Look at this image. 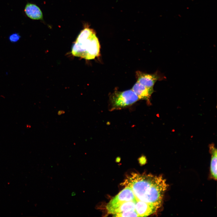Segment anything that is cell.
I'll return each mask as SVG.
<instances>
[{
	"label": "cell",
	"instance_id": "obj_1",
	"mask_svg": "<svg viewBox=\"0 0 217 217\" xmlns=\"http://www.w3.org/2000/svg\"><path fill=\"white\" fill-rule=\"evenodd\" d=\"M121 185L132 189L136 200L160 207L168 186L162 176L134 172L127 176Z\"/></svg>",
	"mask_w": 217,
	"mask_h": 217
},
{
	"label": "cell",
	"instance_id": "obj_2",
	"mask_svg": "<svg viewBox=\"0 0 217 217\" xmlns=\"http://www.w3.org/2000/svg\"><path fill=\"white\" fill-rule=\"evenodd\" d=\"M100 45L94 30L86 27L80 33L73 45L71 53L77 57L90 60L99 55Z\"/></svg>",
	"mask_w": 217,
	"mask_h": 217
},
{
	"label": "cell",
	"instance_id": "obj_3",
	"mask_svg": "<svg viewBox=\"0 0 217 217\" xmlns=\"http://www.w3.org/2000/svg\"><path fill=\"white\" fill-rule=\"evenodd\" d=\"M139 100L137 96L131 89L123 91H115L109 97V110L124 108L130 106Z\"/></svg>",
	"mask_w": 217,
	"mask_h": 217
},
{
	"label": "cell",
	"instance_id": "obj_4",
	"mask_svg": "<svg viewBox=\"0 0 217 217\" xmlns=\"http://www.w3.org/2000/svg\"><path fill=\"white\" fill-rule=\"evenodd\" d=\"M136 201V199L132 189L125 187L108 203L106 206L108 213L113 215L115 210L122 203L128 201Z\"/></svg>",
	"mask_w": 217,
	"mask_h": 217
},
{
	"label": "cell",
	"instance_id": "obj_5",
	"mask_svg": "<svg viewBox=\"0 0 217 217\" xmlns=\"http://www.w3.org/2000/svg\"><path fill=\"white\" fill-rule=\"evenodd\" d=\"M137 82L148 87L153 88L157 80H161L166 78L165 77L156 71L152 74H149L137 71L136 73Z\"/></svg>",
	"mask_w": 217,
	"mask_h": 217
},
{
	"label": "cell",
	"instance_id": "obj_6",
	"mask_svg": "<svg viewBox=\"0 0 217 217\" xmlns=\"http://www.w3.org/2000/svg\"><path fill=\"white\" fill-rule=\"evenodd\" d=\"M160 207L157 205L136 200L135 210L139 217H146L154 213Z\"/></svg>",
	"mask_w": 217,
	"mask_h": 217
},
{
	"label": "cell",
	"instance_id": "obj_7",
	"mask_svg": "<svg viewBox=\"0 0 217 217\" xmlns=\"http://www.w3.org/2000/svg\"><path fill=\"white\" fill-rule=\"evenodd\" d=\"M131 90L137 96L139 99L148 101L154 92L153 88L146 86L138 82L134 84Z\"/></svg>",
	"mask_w": 217,
	"mask_h": 217
},
{
	"label": "cell",
	"instance_id": "obj_8",
	"mask_svg": "<svg viewBox=\"0 0 217 217\" xmlns=\"http://www.w3.org/2000/svg\"><path fill=\"white\" fill-rule=\"evenodd\" d=\"M24 12L27 17L34 20H43V14L40 8L33 3H27L26 5Z\"/></svg>",
	"mask_w": 217,
	"mask_h": 217
},
{
	"label": "cell",
	"instance_id": "obj_9",
	"mask_svg": "<svg viewBox=\"0 0 217 217\" xmlns=\"http://www.w3.org/2000/svg\"><path fill=\"white\" fill-rule=\"evenodd\" d=\"M209 151L211 154L210 170L211 176L215 180L217 179V149L214 144L209 145Z\"/></svg>",
	"mask_w": 217,
	"mask_h": 217
},
{
	"label": "cell",
	"instance_id": "obj_10",
	"mask_svg": "<svg viewBox=\"0 0 217 217\" xmlns=\"http://www.w3.org/2000/svg\"><path fill=\"white\" fill-rule=\"evenodd\" d=\"M136 202V201H130L122 203L115 210L113 215L135 210Z\"/></svg>",
	"mask_w": 217,
	"mask_h": 217
},
{
	"label": "cell",
	"instance_id": "obj_11",
	"mask_svg": "<svg viewBox=\"0 0 217 217\" xmlns=\"http://www.w3.org/2000/svg\"><path fill=\"white\" fill-rule=\"evenodd\" d=\"M114 217H139L138 214L134 210H131L125 212L120 213H116L113 214Z\"/></svg>",
	"mask_w": 217,
	"mask_h": 217
},
{
	"label": "cell",
	"instance_id": "obj_12",
	"mask_svg": "<svg viewBox=\"0 0 217 217\" xmlns=\"http://www.w3.org/2000/svg\"><path fill=\"white\" fill-rule=\"evenodd\" d=\"M20 37L21 36L19 33H14L10 35L8 39L10 42L14 43L19 41Z\"/></svg>",
	"mask_w": 217,
	"mask_h": 217
}]
</instances>
